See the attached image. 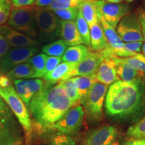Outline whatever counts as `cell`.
Returning a JSON list of instances; mask_svg holds the SVG:
<instances>
[{
    "mask_svg": "<svg viewBox=\"0 0 145 145\" xmlns=\"http://www.w3.org/2000/svg\"><path fill=\"white\" fill-rule=\"evenodd\" d=\"M77 1H80V2L82 3V2H83V1H85V0H77Z\"/></svg>",
    "mask_w": 145,
    "mask_h": 145,
    "instance_id": "obj_48",
    "label": "cell"
},
{
    "mask_svg": "<svg viewBox=\"0 0 145 145\" xmlns=\"http://www.w3.org/2000/svg\"><path fill=\"white\" fill-rule=\"evenodd\" d=\"M116 32L122 41L126 42L144 41L140 21L136 14H128L122 18Z\"/></svg>",
    "mask_w": 145,
    "mask_h": 145,
    "instance_id": "obj_9",
    "label": "cell"
},
{
    "mask_svg": "<svg viewBox=\"0 0 145 145\" xmlns=\"http://www.w3.org/2000/svg\"><path fill=\"white\" fill-rule=\"evenodd\" d=\"M105 1H108V2L110 3H120L123 0H105Z\"/></svg>",
    "mask_w": 145,
    "mask_h": 145,
    "instance_id": "obj_45",
    "label": "cell"
},
{
    "mask_svg": "<svg viewBox=\"0 0 145 145\" xmlns=\"http://www.w3.org/2000/svg\"><path fill=\"white\" fill-rule=\"evenodd\" d=\"M79 10L87 21L89 28L94 24L100 23L101 16L95 0H85L81 3Z\"/></svg>",
    "mask_w": 145,
    "mask_h": 145,
    "instance_id": "obj_20",
    "label": "cell"
},
{
    "mask_svg": "<svg viewBox=\"0 0 145 145\" xmlns=\"http://www.w3.org/2000/svg\"><path fill=\"white\" fill-rule=\"evenodd\" d=\"M62 61V57H48L45 67V75L52 71L54 69L61 63Z\"/></svg>",
    "mask_w": 145,
    "mask_h": 145,
    "instance_id": "obj_37",
    "label": "cell"
},
{
    "mask_svg": "<svg viewBox=\"0 0 145 145\" xmlns=\"http://www.w3.org/2000/svg\"><path fill=\"white\" fill-rule=\"evenodd\" d=\"M142 50L143 54H144V56H145V43H144V44H142Z\"/></svg>",
    "mask_w": 145,
    "mask_h": 145,
    "instance_id": "obj_46",
    "label": "cell"
},
{
    "mask_svg": "<svg viewBox=\"0 0 145 145\" xmlns=\"http://www.w3.org/2000/svg\"><path fill=\"white\" fill-rule=\"evenodd\" d=\"M54 0H36L34 5L39 8H47L52 4Z\"/></svg>",
    "mask_w": 145,
    "mask_h": 145,
    "instance_id": "obj_42",
    "label": "cell"
},
{
    "mask_svg": "<svg viewBox=\"0 0 145 145\" xmlns=\"http://www.w3.org/2000/svg\"><path fill=\"white\" fill-rule=\"evenodd\" d=\"M67 46L68 45L63 40H58L43 46L42 52L45 54L50 55V57H62L67 49Z\"/></svg>",
    "mask_w": 145,
    "mask_h": 145,
    "instance_id": "obj_26",
    "label": "cell"
},
{
    "mask_svg": "<svg viewBox=\"0 0 145 145\" xmlns=\"http://www.w3.org/2000/svg\"><path fill=\"white\" fill-rule=\"evenodd\" d=\"M72 107L66 91L59 83L53 86L47 82L44 88L34 95L29 105L34 120L43 128H52Z\"/></svg>",
    "mask_w": 145,
    "mask_h": 145,
    "instance_id": "obj_1",
    "label": "cell"
},
{
    "mask_svg": "<svg viewBox=\"0 0 145 145\" xmlns=\"http://www.w3.org/2000/svg\"><path fill=\"white\" fill-rule=\"evenodd\" d=\"M51 145H76V143L71 138L60 132L53 137Z\"/></svg>",
    "mask_w": 145,
    "mask_h": 145,
    "instance_id": "obj_36",
    "label": "cell"
},
{
    "mask_svg": "<svg viewBox=\"0 0 145 145\" xmlns=\"http://www.w3.org/2000/svg\"><path fill=\"white\" fill-rule=\"evenodd\" d=\"M89 50L86 45L79 44L71 46L65 52L62 57L64 62L79 64L89 54Z\"/></svg>",
    "mask_w": 145,
    "mask_h": 145,
    "instance_id": "obj_22",
    "label": "cell"
},
{
    "mask_svg": "<svg viewBox=\"0 0 145 145\" xmlns=\"http://www.w3.org/2000/svg\"><path fill=\"white\" fill-rule=\"evenodd\" d=\"M75 24L77 26V30L80 34L81 39L83 40V44L91 46L90 41V29L88 22L83 18L82 14L79 10V14L75 20Z\"/></svg>",
    "mask_w": 145,
    "mask_h": 145,
    "instance_id": "obj_27",
    "label": "cell"
},
{
    "mask_svg": "<svg viewBox=\"0 0 145 145\" xmlns=\"http://www.w3.org/2000/svg\"><path fill=\"white\" fill-rule=\"evenodd\" d=\"M116 57L104 59L101 62L95 74L98 82L109 86L120 80L116 69V62L114 61Z\"/></svg>",
    "mask_w": 145,
    "mask_h": 145,
    "instance_id": "obj_16",
    "label": "cell"
},
{
    "mask_svg": "<svg viewBox=\"0 0 145 145\" xmlns=\"http://www.w3.org/2000/svg\"><path fill=\"white\" fill-rule=\"evenodd\" d=\"M36 8L35 5L22 8L13 6L8 19V26L29 37H36L39 34L35 20Z\"/></svg>",
    "mask_w": 145,
    "mask_h": 145,
    "instance_id": "obj_4",
    "label": "cell"
},
{
    "mask_svg": "<svg viewBox=\"0 0 145 145\" xmlns=\"http://www.w3.org/2000/svg\"><path fill=\"white\" fill-rule=\"evenodd\" d=\"M9 48H10V45L8 41L0 34V58L3 57L8 52Z\"/></svg>",
    "mask_w": 145,
    "mask_h": 145,
    "instance_id": "obj_39",
    "label": "cell"
},
{
    "mask_svg": "<svg viewBox=\"0 0 145 145\" xmlns=\"http://www.w3.org/2000/svg\"><path fill=\"white\" fill-rule=\"evenodd\" d=\"M39 50L35 47L14 48L0 59V72L5 75L18 65L26 63L28 59L34 57Z\"/></svg>",
    "mask_w": 145,
    "mask_h": 145,
    "instance_id": "obj_8",
    "label": "cell"
},
{
    "mask_svg": "<svg viewBox=\"0 0 145 145\" xmlns=\"http://www.w3.org/2000/svg\"><path fill=\"white\" fill-rule=\"evenodd\" d=\"M101 16L114 29L117 28L122 18L129 14L130 7L126 4L110 3L105 0H95Z\"/></svg>",
    "mask_w": 145,
    "mask_h": 145,
    "instance_id": "obj_10",
    "label": "cell"
},
{
    "mask_svg": "<svg viewBox=\"0 0 145 145\" xmlns=\"http://www.w3.org/2000/svg\"><path fill=\"white\" fill-rule=\"evenodd\" d=\"M121 145H145V139H132L125 141Z\"/></svg>",
    "mask_w": 145,
    "mask_h": 145,
    "instance_id": "obj_44",
    "label": "cell"
},
{
    "mask_svg": "<svg viewBox=\"0 0 145 145\" xmlns=\"http://www.w3.org/2000/svg\"><path fill=\"white\" fill-rule=\"evenodd\" d=\"M14 86L16 87V91L20 97L23 102L29 107L30 101L34 97L28 87L25 83L24 79H16L14 80Z\"/></svg>",
    "mask_w": 145,
    "mask_h": 145,
    "instance_id": "obj_29",
    "label": "cell"
},
{
    "mask_svg": "<svg viewBox=\"0 0 145 145\" xmlns=\"http://www.w3.org/2000/svg\"><path fill=\"white\" fill-rule=\"evenodd\" d=\"M59 83L63 86L65 90L66 91L68 97H69L71 101L72 107L80 105V97H79L77 89L76 88L75 84H74L72 78L60 81Z\"/></svg>",
    "mask_w": 145,
    "mask_h": 145,
    "instance_id": "obj_28",
    "label": "cell"
},
{
    "mask_svg": "<svg viewBox=\"0 0 145 145\" xmlns=\"http://www.w3.org/2000/svg\"><path fill=\"white\" fill-rule=\"evenodd\" d=\"M0 96L10 107L20 124L23 127L25 132L30 135L32 130V122L30 115L26 104L16 93L14 87L12 85L5 88L0 87Z\"/></svg>",
    "mask_w": 145,
    "mask_h": 145,
    "instance_id": "obj_6",
    "label": "cell"
},
{
    "mask_svg": "<svg viewBox=\"0 0 145 145\" xmlns=\"http://www.w3.org/2000/svg\"><path fill=\"white\" fill-rule=\"evenodd\" d=\"M137 15L139 21H140L143 38H144V40L145 41V10H138Z\"/></svg>",
    "mask_w": 145,
    "mask_h": 145,
    "instance_id": "obj_41",
    "label": "cell"
},
{
    "mask_svg": "<svg viewBox=\"0 0 145 145\" xmlns=\"http://www.w3.org/2000/svg\"><path fill=\"white\" fill-rule=\"evenodd\" d=\"M118 135L116 127L110 125L91 130L86 136L84 145H112Z\"/></svg>",
    "mask_w": 145,
    "mask_h": 145,
    "instance_id": "obj_11",
    "label": "cell"
},
{
    "mask_svg": "<svg viewBox=\"0 0 145 145\" xmlns=\"http://www.w3.org/2000/svg\"><path fill=\"white\" fill-rule=\"evenodd\" d=\"M144 6H145V3H144Z\"/></svg>",
    "mask_w": 145,
    "mask_h": 145,
    "instance_id": "obj_49",
    "label": "cell"
},
{
    "mask_svg": "<svg viewBox=\"0 0 145 145\" xmlns=\"http://www.w3.org/2000/svg\"><path fill=\"white\" fill-rule=\"evenodd\" d=\"M25 83L32 95L34 96V95L40 91L44 88L45 85H46V81L42 80L40 79H36L25 80Z\"/></svg>",
    "mask_w": 145,
    "mask_h": 145,
    "instance_id": "obj_35",
    "label": "cell"
},
{
    "mask_svg": "<svg viewBox=\"0 0 145 145\" xmlns=\"http://www.w3.org/2000/svg\"><path fill=\"white\" fill-rule=\"evenodd\" d=\"M116 62V69L118 77L121 81L124 82H135L142 81V78L145 77L144 72L137 71L125 63L122 58L116 56L114 58Z\"/></svg>",
    "mask_w": 145,
    "mask_h": 145,
    "instance_id": "obj_17",
    "label": "cell"
},
{
    "mask_svg": "<svg viewBox=\"0 0 145 145\" xmlns=\"http://www.w3.org/2000/svg\"><path fill=\"white\" fill-rule=\"evenodd\" d=\"M60 35L68 46H72L83 44L76 24L73 21H61Z\"/></svg>",
    "mask_w": 145,
    "mask_h": 145,
    "instance_id": "obj_18",
    "label": "cell"
},
{
    "mask_svg": "<svg viewBox=\"0 0 145 145\" xmlns=\"http://www.w3.org/2000/svg\"><path fill=\"white\" fill-rule=\"evenodd\" d=\"M74 84L77 88L81 101L85 98V97L93 85L97 82L96 75L89 76H77L72 77Z\"/></svg>",
    "mask_w": 145,
    "mask_h": 145,
    "instance_id": "obj_23",
    "label": "cell"
},
{
    "mask_svg": "<svg viewBox=\"0 0 145 145\" xmlns=\"http://www.w3.org/2000/svg\"><path fill=\"white\" fill-rule=\"evenodd\" d=\"M35 20L38 32L41 36H47L54 34L58 28L57 16L52 11L44 8L37 7L35 13Z\"/></svg>",
    "mask_w": 145,
    "mask_h": 145,
    "instance_id": "obj_13",
    "label": "cell"
},
{
    "mask_svg": "<svg viewBox=\"0 0 145 145\" xmlns=\"http://www.w3.org/2000/svg\"><path fill=\"white\" fill-rule=\"evenodd\" d=\"M12 9V3L10 0L0 1V27L8 20Z\"/></svg>",
    "mask_w": 145,
    "mask_h": 145,
    "instance_id": "obj_34",
    "label": "cell"
},
{
    "mask_svg": "<svg viewBox=\"0 0 145 145\" xmlns=\"http://www.w3.org/2000/svg\"><path fill=\"white\" fill-rule=\"evenodd\" d=\"M126 135L132 139H145V116L130 126Z\"/></svg>",
    "mask_w": 145,
    "mask_h": 145,
    "instance_id": "obj_30",
    "label": "cell"
},
{
    "mask_svg": "<svg viewBox=\"0 0 145 145\" xmlns=\"http://www.w3.org/2000/svg\"><path fill=\"white\" fill-rule=\"evenodd\" d=\"M0 34L6 39L10 46L15 48L34 47L39 44L35 40L14 30L8 25L0 27Z\"/></svg>",
    "mask_w": 145,
    "mask_h": 145,
    "instance_id": "obj_15",
    "label": "cell"
},
{
    "mask_svg": "<svg viewBox=\"0 0 145 145\" xmlns=\"http://www.w3.org/2000/svg\"><path fill=\"white\" fill-rule=\"evenodd\" d=\"M11 86L10 79L7 75L0 73V87L5 88Z\"/></svg>",
    "mask_w": 145,
    "mask_h": 145,
    "instance_id": "obj_43",
    "label": "cell"
},
{
    "mask_svg": "<svg viewBox=\"0 0 145 145\" xmlns=\"http://www.w3.org/2000/svg\"><path fill=\"white\" fill-rule=\"evenodd\" d=\"M81 2L77 0H54L52 4L46 8L49 11H54L62 9L79 8Z\"/></svg>",
    "mask_w": 145,
    "mask_h": 145,
    "instance_id": "obj_31",
    "label": "cell"
},
{
    "mask_svg": "<svg viewBox=\"0 0 145 145\" xmlns=\"http://www.w3.org/2000/svg\"><path fill=\"white\" fill-rule=\"evenodd\" d=\"M100 24L104 30L109 46L112 48L116 55L119 57H133L137 53L131 52L124 48V43L113 27L110 26L102 16L100 18Z\"/></svg>",
    "mask_w": 145,
    "mask_h": 145,
    "instance_id": "obj_12",
    "label": "cell"
},
{
    "mask_svg": "<svg viewBox=\"0 0 145 145\" xmlns=\"http://www.w3.org/2000/svg\"><path fill=\"white\" fill-rule=\"evenodd\" d=\"M6 75L12 79H31L34 77V71L32 65L26 62L15 67L7 72Z\"/></svg>",
    "mask_w": 145,
    "mask_h": 145,
    "instance_id": "obj_24",
    "label": "cell"
},
{
    "mask_svg": "<svg viewBox=\"0 0 145 145\" xmlns=\"http://www.w3.org/2000/svg\"><path fill=\"white\" fill-rule=\"evenodd\" d=\"M89 29L91 46L93 50L99 52L106 49L108 44L100 23L94 24Z\"/></svg>",
    "mask_w": 145,
    "mask_h": 145,
    "instance_id": "obj_21",
    "label": "cell"
},
{
    "mask_svg": "<svg viewBox=\"0 0 145 145\" xmlns=\"http://www.w3.org/2000/svg\"><path fill=\"white\" fill-rule=\"evenodd\" d=\"M12 5L16 8H22V7L30 6L34 4L36 0H10Z\"/></svg>",
    "mask_w": 145,
    "mask_h": 145,
    "instance_id": "obj_40",
    "label": "cell"
},
{
    "mask_svg": "<svg viewBox=\"0 0 145 145\" xmlns=\"http://www.w3.org/2000/svg\"><path fill=\"white\" fill-rule=\"evenodd\" d=\"M0 1H1V0H0Z\"/></svg>",
    "mask_w": 145,
    "mask_h": 145,
    "instance_id": "obj_50",
    "label": "cell"
},
{
    "mask_svg": "<svg viewBox=\"0 0 145 145\" xmlns=\"http://www.w3.org/2000/svg\"><path fill=\"white\" fill-rule=\"evenodd\" d=\"M133 1H135V0H126V1L127 3H130Z\"/></svg>",
    "mask_w": 145,
    "mask_h": 145,
    "instance_id": "obj_47",
    "label": "cell"
},
{
    "mask_svg": "<svg viewBox=\"0 0 145 145\" xmlns=\"http://www.w3.org/2000/svg\"><path fill=\"white\" fill-rule=\"evenodd\" d=\"M142 42H132L124 43V48L131 52H140L142 49Z\"/></svg>",
    "mask_w": 145,
    "mask_h": 145,
    "instance_id": "obj_38",
    "label": "cell"
},
{
    "mask_svg": "<svg viewBox=\"0 0 145 145\" xmlns=\"http://www.w3.org/2000/svg\"><path fill=\"white\" fill-rule=\"evenodd\" d=\"M100 52H90L88 57L77 64L76 67L69 74L68 79L77 76H89L95 75L99 65L104 61Z\"/></svg>",
    "mask_w": 145,
    "mask_h": 145,
    "instance_id": "obj_14",
    "label": "cell"
},
{
    "mask_svg": "<svg viewBox=\"0 0 145 145\" xmlns=\"http://www.w3.org/2000/svg\"><path fill=\"white\" fill-rule=\"evenodd\" d=\"M56 16L65 21H73L76 20L78 14H79V8H68L62 9L52 11Z\"/></svg>",
    "mask_w": 145,
    "mask_h": 145,
    "instance_id": "obj_33",
    "label": "cell"
},
{
    "mask_svg": "<svg viewBox=\"0 0 145 145\" xmlns=\"http://www.w3.org/2000/svg\"><path fill=\"white\" fill-rule=\"evenodd\" d=\"M77 64L63 62L61 63L49 73L46 74L43 78L46 82L54 85L63 80L68 79V75L76 67Z\"/></svg>",
    "mask_w": 145,
    "mask_h": 145,
    "instance_id": "obj_19",
    "label": "cell"
},
{
    "mask_svg": "<svg viewBox=\"0 0 145 145\" xmlns=\"http://www.w3.org/2000/svg\"><path fill=\"white\" fill-rule=\"evenodd\" d=\"M107 91L108 86L97 81L81 101L85 112L91 121L97 122L101 119Z\"/></svg>",
    "mask_w": 145,
    "mask_h": 145,
    "instance_id": "obj_5",
    "label": "cell"
},
{
    "mask_svg": "<svg viewBox=\"0 0 145 145\" xmlns=\"http://www.w3.org/2000/svg\"><path fill=\"white\" fill-rule=\"evenodd\" d=\"M143 81H117L110 86L106 94L105 109L113 118L127 120L140 114L144 104Z\"/></svg>",
    "mask_w": 145,
    "mask_h": 145,
    "instance_id": "obj_2",
    "label": "cell"
},
{
    "mask_svg": "<svg viewBox=\"0 0 145 145\" xmlns=\"http://www.w3.org/2000/svg\"><path fill=\"white\" fill-rule=\"evenodd\" d=\"M48 56L44 53L39 54L28 60L27 63H30L34 69V78H42L45 75V67Z\"/></svg>",
    "mask_w": 145,
    "mask_h": 145,
    "instance_id": "obj_25",
    "label": "cell"
},
{
    "mask_svg": "<svg viewBox=\"0 0 145 145\" xmlns=\"http://www.w3.org/2000/svg\"><path fill=\"white\" fill-rule=\"evenodd\" d=\"M85 111L82 106H73L52 126V128L66 135H75L82 126Z\"/></svg>",
    "mask_w": 145,
    "mask_h": 145,
    "instance_id": "obj_7",
    "label": "cell"
},
{
    "mask_svg": "<svg viewBox=\"0 0 145 145\" xmlns=\"http://www.w3.org/2000/svg\"><path fill=\"white\" fill-rule=\"evenodd\" d=\"M122 59L135 69L145 72V56L144 54L137 53L133 57L122 58Z\"/></svg>",
    "mask_w": 145,
    "mask_h": 145,
    "instance_id": "obj_32",
    "label": "cell"
},
{
    "mask_svg": "<svg viewBox=\"0 0 145 145\" xmlns=\"http://www.w3.org/2000/svg\"><path fill=\"white\" fill-rule=\"evenodd\" d=\"M12 110L0 96V145H18L22 132Z\"/></svg>",
    "mask_w": 145,
    "mask_h": 145,
    "instance_id": "obj_3",
    "label": "cell"
}]
</instances>
